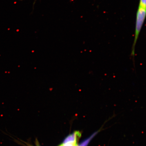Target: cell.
I'll use <instances>...</instances> for the list:
<instances>
[{"mask_svg":"<svg viewBox=\"0 0 146 146\" xmlns=\"http://www.w3.org/2000/svg\"><path fill=\"white\" fill-rule=\"evenodd\" d=\"M138 7L146 9V0H140Z\"/></svg>","mask_w":146,"mask_h":146,"instance_id":"cell-3","label":"cell"},{"mask_svg":"<svg viewBox=\"0 0 146 146\" xmlns=\"http://www.w3.org/2000/svg\"><path fill=\"white\" fill-rule=\"evenodd\" d=\"M29 146H33L29 145ZM36 146H40L39 145V144H38V143H36Z\"/></svg>","mask_w":146,"mask_h":146,"instance_id":"cell-5","label":"cell"},{"mask_svg":"<svg viewBox=\"0 0 146 146\" xmlns=\"http://www.w3.org/2000/svg\"><path fill=\"white\" fill-rule=\"evenodd\" d=\"M81 136V133L79 131H75L69 135L64 140L63 144L74 143L77 142L78 138Z\"/></svg>","mask_w":146,"mask_h":146,"instance_id":"cell-2","label":"cell"},{"mask_svg":"<svg viewBox=\"0 0 146 146\" xmlns=\"http://www.w3.org/2000/svg\"><path fill=\"white\" fill-rule=\"evenodd\" d=\"M146 15V9L138 7L136 14L134 41L131 54V56L133 58V60H134L135 56V47L137 42L145 21Z\"/></svg>","mask_w":146,"mask_h":146,"instance_id":"cell-1","label":"cell"},{"mask_svg":"<svg viewBox=\"0 0 146 146\" xmlns=\"http://www.w3.org/2000/svg\"><path fill=\"white\" fill-rule=\"evenodd\" d=\"M59 146H78L77 142L74 143H69L67 144H62Z\"/></svg>","mask_w":146,"mask_h":146,"instance_id":"cell-4","label":"cell"},{"mask_svg":"<svg viewBox=\"0 0 146 146\" xmlns=\"http://www.w3.org/2000/svg\"><path fill=\"white\" fill-rule=\"evenodd\" d=\"M21 1H22V0H21ZM35 1H36V0H35Z\"/></svg>","mask_w":146,"mask_h":146,"instance_id":"cell-6","label":"cell"}]
</instances>
